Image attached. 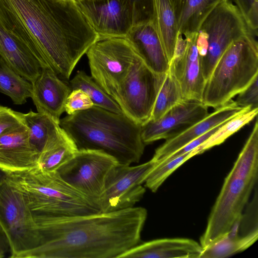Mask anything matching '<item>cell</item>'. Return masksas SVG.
Wrapping results in <instances>:
<instances>
[{
	"mask_svg": "<svg viewBox=\"0 0 258 258\" xmlns=\"http://www.w3.org/2000/svg\"><path fill=\"white\" fill-rule=\"evenodd\" d=\"M0 21L63 80L99 40L73 0H0Z\"/></svg>",
	"mask_w": 258,
	"mask_h": 258,
	"instance_id": "1",
	"label": "cell"
},
{
	"mask_svg": "<svg viewBox=\"0 0 258 258\" xmlns=\"http://www.w3.org/2000/svg\"><path fill=\"white\" fill-rule=\"evenodd\" d=\"M147 217L134 207L55 218L37 227L40 245L21 258H119L141 242Z\"/></svg>",
	"mask_w": 258,
	"mask_h": 258,
	"instance_id": "2",
	"label": "cell"
},
{
	"mask_svg": "<svg viewBox=\"0 0 258 258\" xmlns=\"http://www.w3.org/2000/svg\"><path fill=\"white\" fill-rule=\"evenodd\" d=\"M59 125L79 150L102 151L119 164L138 163L144 153L142 125L124 114L93 106L60 119Z\"/></svg>",
	"mask_w": 258,
	"mask_h": 258,
	"instance_id": "3",
	"label": "cell"
},
{
	"mask_svg": "<svg viewBox=\"0 0 258 258\" xmlns=\"http://www.w3.org/2000/svg\"><path fill=\"white\" fill-rule=\"evenodd\" d=\"M8 173L23 194L37 227L59 217L101 212L97 203L67 183L57 171L37 166Z\"/></svg>",
	"mask_w": 258,
	"mask_h": 258,
	"instance_id": "4",
	"label": "cell"
},
{
	"mask_svg": "<svg viewBox=\"0 0 258 258\" xmlns=\"http://www.w3.org/2000/svg\"><path fill=\"white\" fill-rule=\"evenodd\" d=\"M249 34L232 42L205 82L202 102L215 109L224 105L258 77V43Z\"/></svg>",
	"mask_w": 258,
	"mask_h": 258,
	"instance_id": "5",
	"label": "cell"
},
{
	"mask_svg": "<svg viewBox=\"0 0 258 258\" xmlns=\"http://www.w3.org/2000/svg\"><path fill=\"white\" fill-rule=\"evenodd\" d=\"M258 171L235 161L225 178L200 238L203 248L225 235L239 218L257 183Z\"/></svg>",
	"mask_w": 258,
	"mask_h": 258,
	"instance_id": "6",
	"label": "cell"
},
{
	"mask_svg": "<svg viewBox=\"0 0 258 258\" xmlns=\"http://www.w3.org/2000/svg\"><path fill=\"white\" fill-rule=\"evenodd\" d=\"M86 54L91 76L112 98L140 57L127 37L98 40Z\"/></svg>",
	"mask_w": 258,
	"mask_h": 258,
	"instance_id": "7",
	"label": "cell"
},
{
	"mask_svg": "<svg viewBox=\"0 0 258 258\" xmlns=\"http://www.w3.org/2000/svg\"><path fill=\"white\" fill-rule=\"evenodd\" d=\"M0 224L10 241V257L21 258L40 245L39 232L23 194L8 177L0 183Z\"/></svg>",
	"mask_w": 258,
	"mask_h": 258,
	"instance_id": "8",
	"label": "cell"
},
{
	"mask_svg": "<svg viewBox=\"0 0 258 258\" xmlns=\"http://www.w3.org/2000/svg\"><path fill=\"white\" fill-rule=\"evenodd\" d=\"M165 75L153 72L139 57L113 99L124 115L143 125L150 119Z\"/></svg>",
	"mask_w": 258,
	"mask_h": 258,
	"instance_id": "9",
	"label": "cell"
},
{
	"mask_svg": "<svg viewBox=\"0 0 258 258\" xmlns=\"http://www.w3.org/2000/svg\"><path fill=\"white\" fill-rule=\"evenodd\" d=\"M75 2L99 40L126 37L137 23L147 19L144 15L149 18L133 0H78Z\"/></svg>",
	"mask_w": 258,
	"mask_h": 258,
	"instance_id": "10",
	"label": "cell"
},
{
	"mask_svg": "<svg viewBox=\"0 0 258 258\" xmlns=\"http://www.w3.org/2000/svg\"><path fill=\"white\" fill-rule=\"evenodd\" d=\"M200 29L207 35V52L200 58L203 74L206 81L217 61L229 45L232 42L252 34L232 0H224L219 4L208 16Z\"/></svg>",
	"mask_w": 258,
	"mask_h": 258,
	"instance_id": "11",
	"label": "cell"
},
{
	"mask_svg": "<svg viewBox=\"0 0 258 258\" xmlns=\"http://www.w3.org/2000/svg\"><path fill=\"white\" fill-rule=\"evenodd\" d=\"M117 163L102 151L78 150L56 171L67 183L99 205L107 175Z\"/></svg>",
	"mask_w": 258,
	"mask_h": 258,
	"instance_id": "12",
	"label": "cell"
},
{
	"mask_svg": "<svg viewBox=\"0 0 258 258\" xmlns=\"http://www.w3.org/2000/svg\"><path fill=\"white\" fill-rule=\"evenodd\" d=\"M156 163L151 159L131 166L117 163L108 172L99 200L101 212L116 211L135 207L143 197L145 188L142 185Z\"/></svg>",
	"mask_w": 258,
	"mask_h": 258,
	"instance_id": "13",
	"label": "cell"
},
{
	"mask_svg": "<svg viewBox=\"0 0 258 258\" xmlns=\"http://www.w3.org/2000/svg\"><path fill=\"white\" fill-rule=\"evenodd\" d=\"M208 108L201 101H182L159 119L149 120L142 125L141 137L144 143L147 145L180 134L207 116L209 114Z\"/></svg>",
	"mask_w": 258,
	"mask_h": 258,
	"instance_id": "14",
	"label": "cell"
},
{
	"mask_svg": "<svg viewBox=\"0 0 258 258\" xmlns=\"http://www.w3.org/2000/svg\"><path fill=\"white\" fill-rule=\"evenodd\" d=\"M247 108H250L240 107L235 101L230 100L180 134L166 139V141L155 150L151 160L157 165L192 141Z\"/></svg>",
	"mask_w": 258,
	"mask_h": 258,
	"instance_id": "15",
	"label": "cell"
},
{
	"mask_svg": "<svg viewBox=\"0 0 258 258\" xmlns=\"http://www.w3.org/2000/svg\"><path fill=\"white\" fill-rule=\"evenodd\" d=\"M39 155L30 143L25 123L0 136V168L7 173L28 170L37 166Z\"/></svg>",
	"mask_w": 258,
	"mask_h": 258,
	"instance_id": "16",
	"label": "cell"
},
{
	"mask_svg": "<svg viewBox=\"0 0 258 258\" xmlns=\"http://www.w3.org/2000/svg\"><path fill=\"white\" fill-rule=\"evenodd\" d=\"M31 83V98L37 112L59 122L67 99L72 91L70 86L48 68L42 69L39 75Z\"/></svg>",
	"mask_w": 258,
	"mask_h": 258,
	"instance_id": "17",
	"label": "cell"
},
{
	"mask_svg": "<svg viewBox=\"0 0 258 258\" xmlns=\"http://www.w3.org/2000/svg\"><path fill=\"white\" fill-rule=\"evenodd\" d=\"M197 35L185 37L187 40L185 53L181 58L170 61L169 70L179 83L184 100L202 102L206 80L196 46Z\"/></svg>",
	"mask_w": 258,
	"mask_h": 258,
	"instance_id": "18",
	"label": "cell"
},
{
	"mask_svg": "<svg viewBox=\"0 0 258 258\" xmlns=\"http://www.w3.org/2000/svg\"><path fill=\"white\" fill-rule=\"evenodd\" d=\"M0 57L18 74L32 83L41 66L25 43L0 21Z\"/></svg>",
	"mask_w": 258,
	"mask_h": 258,
	"instance_id": "19",
	"label": "cell"
},
{
	"mask_svg": "<svg viewBox=\"0 0 258 258\" xmlns=\"http://www.w3.org/2000/svg\"><path fill=\"white\" fill-rule=\"evenodd\" d=\"M200 244L188 238H162L140 242L119 258H200Z\"/></svg>",
	"mask_w": 258,
	"mask_h": 258,
	"instance_id": "20",
	"label": "cell"
},
{
	"mask_svg": "<svg viewBox=\"0 0 258 258\" xmlns=\"http://www.w3.org/2000/svg\"><path fill=\"white\" fill-rule=\"evenodd\" d=\"M126 37L151 70L161 75L168 72L169 62L149 18L137 23Z\"/></svg>",
	"mask_w": 258,
	"mask_h": 258,
	"instance_id": "21",
	"label": "cell"
},
{
	"mask_svg": "<svg viewBox=\"0 0 258 258\" xmlns=\"http://www.w3.org/2000/svg\"><path fill=\"white\" fill-rule=\"evenodd\" d=\"M149 19L170 64L178 35L173 0H151Z\"/></svg>",
	"mask_w": 258,
	"mask_h": 258,
	"instance_id": "22",
	"label": "cell"
},
{
	"mask_svg": "<svg viewBox=\"0 0 258 258\" xmlns=\"http://www.w3.org/2000/svg\"><path fill=\"white\" fill-rule=\"evenodd\" d=\"M224 0H173L178 34L184 37L198 33L202 25Z\"/></svg>",
	"mask_w": 258,
	"mask_h": 258,
	"instance_id": "23",
	"label": "cell"
},
{
	"mask_svg": "<svg viewBox=\"0 0 258 258\" xmlns=\"http://www.w3.org/2000/svg\"><path fill=\"white\" fill-rule=\"evenodd\" d=\"M23 117L28 130L30 143L39 153L64 132L59 122L45 114L30 111L23 113Z\"/></svg>",
	"mask_w": 258,
	"mask_h": 258,
	"instance_id": "24",
	"label": "cell"
},
{
	"mask_svg": "<svg viewBox=\"0 0 258 258\" xmlns=\"http://www.w3.org/2000/svg\"><path fill=\"white\" fill-rule=\"evenodd\" d=\"M258 232L241 235L233 229L207 246L203 248L200 258H224L241 252L256 241Z\"/></svg>",
	"mask_w": 258,
	"mask_h": 258,
	"instance_id": "25",
	"label": "cell"
},
{
	"mask_svg": "<svg viewBox=\"0 0 258 258\" xmlns=\"http://www.w3.org/2000/svg\"><path fill=\"white\" fill-rule=\"evenodd\" d=\"M78 150L74 140L64 131L58 139L39 153L37 166L44 170L56 171L71 159Z\"/></svg>",
	"mask_w": 258,
	"mask_h": 258,
	"instance_id": "26",
	"label": "cell"
},
{
	"mask_svg": "<svg viewBox=\"0 0 258 258\" xmlns=\"http://www.w3.org/2000/svg\"><path fill=\"white\" fill-rule=\"evenodd\" d=\"M32 85L10 68L0 57V91L10 97L14 104L25 103L31 98Z\"/></svg>",
	"mask_w": 258,
	"mask_h": 258,
	"instance_id": "27",
	"label": "cell"
},
{
	"mask_svg": "<svg viewBox=\"0 0 258 258\" xmlns=\"http://www.w3.org/2000/svg\"><path fill=\"white\" fill-rule=\"evenodd\" d=\"M72 90L81 89L90 98L94 106L118 114H123L117 103L96 82L83 71H79L70 81Z\"/></svg>",
	"mask_w": 258,
	"mask_h": 258,
	"instance_id": "28",
	"label": "cell"
},
{
	"mask_svg": "<svg viewBox=\"0 0 258 258\" xmlns=\"http://www.w3.org/2000/svg\"><path fill=\"white\" fill-rule=\"evenodd\" d=\"M184 100L177 80L168 70L157 95L149 120H155Z\"/></svg>",
	"mask_w": 258,
	"mask_h": 258,
	"instance_id": "29",
	"label": "cell"
},
{
	"mask_svg": "<svg viewBox=\"0 0 258 258\" xmlns=\"http://www.w3.org/2000/svg\"><path fill=\"white\" fill-rule=\"evenodd\" d=\"M258 108H247L224 123L206 141L197 148L199 154L224 142L228 137L248 124L257 116Z\"/></svg>",
	"mask_w": 258,
	"mask_h": 258,
	"instance_id": "30",
	"label": "cell"
},
{
	"mask_svg": "<svg viewBox=\"0 0 258 258\" xmlns=\"http://www.w3.org/2000/svg\"><path fill=\"white\" fill-rule=\"evenodd\" d=\"M200 154L197 148L168 161H162L156 165L149 173L145 180V186L152 192H156L165 180L176 169L187 160Z\"/></svg>",
	"mask_w": 258,
	"mask_h": 258,
	"instance_id": "31",
	"label": "cell"
},
{
	"mask_svg": "<svg viewBox=\"0 0 258 258\" xmlns=\"http://www.w3.org/2000/svg\"><path fill=\"white\" fill-rule=\"evenodd\" d=\"M241 14L248 30L255 37L258 29V0H232Z\"/></svg>",
	"mask_w": 258,
	"mask_h": 258,
	"instance_id": "32",
	"label": "cell"
},
{
	"mask_svg": "<svg viewBox=\"0 0 258 258\" xmlns=\"http://www.w3.org/2000/svg\"><path fill=\"white\" fill-rule=\"evenodd\" d=\"M94 106L89 96L81 89L72 90L69 95L64 105V111L68 115L89 109Z\"/></svg>",
	"mask_w": 258,
	"mask_h": 258,
	"instance_id": "33",
	"label": "cell"
},
{
	"mask_svg": "<svg viewBox=\"0 0 258 258\" xmlns=\"http://www.w3.org/2000/svg\"><path fill=\"white\" fill-rule=\"evenodd\" d=\"M24 124L22 113L0 106V136Z\"/></svg>",
	"mask_w": 258,
	"mask_h": 258,
	"instance_id": "34",
	"label": "cell"
},
{
	"mask_svg": "<svg viewBox=\"0 0 258 258\" xmlns=\"http://www.w3.org/2000/svg\"><path fill=\"white\" fill-rule=\"evenodd\" d=\"M237 95L235 102L238 106L258 108V77Z\"/></svg>",
	"mask_w": 258,
	"mask_h": 258,
	"instance_id": "35",
	"label": "cell"
},
{
	"mask_svg": "<svg viewBox=\"0 0 258 258\" xmlns=\"http://www.w3.org/2000/svg\"><path fill=\"white\" fill-rule=\"evenodd\" d=\"M11 252V246L8 237L0 224V258L3 257L5 255Z\"/></svg>",
	"mask_w": 258,
	"mask_h": 258,
	"instance_id": "36",
	"label": "cell"
},
{
	"mask_svg": "<svg viewBox=\"0 0 258 258\" xmlns=\"http://www.w3.org/2000/svg\"><path fill=\"white\" fill-rule=\"evenodd\" d=\"M139 4L143 11L149 16L151 9V0H133Z\"/></svg>",
	"mask_w": 258,
	"mask_h": 258,
	"instance_id": "37",
	"label": "cell"
},
{
	"mask_svg": "<svg viewBox=\"0 0 258 258\" xmlns=\"http://www.w3.org/2000/svg\"><path fill=\"white\" fill-rule=\"evenodd\" d=\"M8 176V173L0 168V183L6 179Z\"/></svg>",
	"mask_w": 258,
	"mask_h": 258,
	"instance_id": "38",
	"label": "cell"
},
{
	"mask_svg": "<svg viewBox=\"0 0 258 258\" xmlns=\"http://www.w3.org/2000/svg\"><path fill=\"white\" fill-rule=\"evenodd\" d=\"M75 2L77 1H78V0H74Z\"/></svg>",
	"mask_w": 258,
	"mask_h": 258,
	"instance_id": "39",
	"label": "cell"
},
{
	"mask_svg": "<svg viewBox=\"0 0 258 258\" xmlns=\"http://www.w3.org/2000/svg\"><path fill=\"white\" fill-rule=\"evenodd\" d=\"M74 1V0H73Z\"/></svg>",
	"mask_w": 258,
	"mask_h": 258,
	"instance_id": "40",
	"label": "cell"
}]
</instances>
